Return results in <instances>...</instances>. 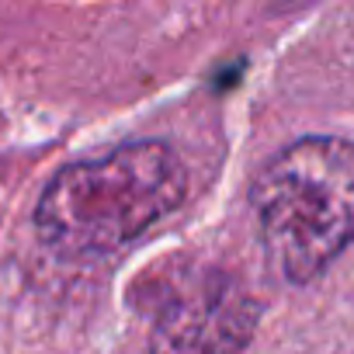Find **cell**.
Listing matches in <instances>:
<instances>
[{"mask_svg": "<svg viewBox=\"0 0 354 354\" xmlns=\"http://www.w3.org/2000/svg\"><path fill=\"white\" fill-rule=\"evenodd\" d=\"M185 195L188 170L167 142H122L53 177L35 205V233L59 257H104L163 223Z\"/></svg>", "mask_w": 354, "mask_h": 354, "instance_id": "cell-1", "label": "cell"}, {"mask_svg": "<svg viewBox=\"0 0 354 354\" xmlns=\"http://www.w3.org/2000/svg\"><path fill=\"white\" fill-rule=\"evenodd\" d=\"M250 209L278 274L292 285L319 278L354 240V142L295 139L254 177Z\"/></svg>", "mask_w": 354, "mask_h": 354, "instance_id": "cell-2", "label": "cell"}, {"mask_svg": "<svg viewBox=\"0 0 354 354\" xmlns=\"http://www.w3.org/2000/svg\"><path fill=\"white\" fill-rule=\"evenodd\" d=\"M257 323L261 302L236 274L195 271L156 309L146 354H243Z\"/></svg>", "mask_w": 354, "mask_h": 354, "instance_id": "cell-3", "label": "cell"}]
</instances>
